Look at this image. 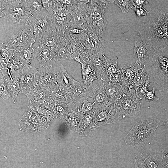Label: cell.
Segmentation results:
<instances>
[{
	"label": "cell",
	"mask_w": 168,
	"mask_h": 168,
	"mask_svg": "<svg viewBox=\"0 0 168 168\" xmlns=\"http://www.w3.org/2000/svg\"><path fill=\"white\" fill-rule=\"evenodd\" d=\"M39 74L38 68L32 66L25 67L21 72L15 74L14 77L19 82L21 90L38 86Z\"/></svg>",
	"instance_id": "cell-9"
},
{
	"label": "cell",
	"mask_w": 168,
	"mask_h": 168,
	"mask_svg": "<svg viewBox=\"0 0 168 168\" xmlns=\"http://www.w3.org/2000/svg\"><path fill=\"white\" fill-rule=\"evenodd\" d=\"M60 34L53 28L50 30L43 32L38 43L44 44L54 51L58 44Z\"/></svg>",
	"instance_id": "cell-18"
},
{
	"label": "cell",
	"mask_w": 168,
	"mask_h": 168,
	"mask_svg": "<svg viewBox=\"0 0 168 168\" xmlns=\"http://www.w3.org/2000/svg\"><path fill=\"white\" fill-rule=\"evenodd\" d=\"M110 82L124 86H126L129 83L126 80L121 70L110 76Z\"/></svg>",
	"instance_id": "cell-32"
},
{
	"label": "cell",
	"mask_w": 168,
	"mask_h": 168,
	"mask_svg": "<svg viewBox=\"0 0 168 168\" xmlns=\"http://www.w3.org/2000/svg\"><path fill=\"white\" fill-rule=\"evenodd\" d=\"M103 82L106 93L111 100L115 102L124 95L125 89L124 86L110 82Z\"/></svg>",
	"instance_id": "cell-17"
},
{
	"label": "cell",
	"mask_w": 168,
	"mask_h": 168,
	"mask_svg": "<svg viewBox=\"0 0 168 168\" xmlns=\"http://www.w3.org/2000/svg\"><path fill=\"white\" fill-rule=\"evenodd\" d=\"M105 60V67L106 73L110 77L112 74L120 71L117 61L110 59L104 55Z\"/></svg>",
	"instance_id": "cell-30"
},
{
	"label": "cell",
	"mask_w": 168,
	"mask_h": 168,
	"mask_svg": "<svg viewBox=\"0 0 168 168\" xmlns=\"http://www.w3.org/2000/svg\"><path fill=\"white\" fill-rule=\"evenodd\" d=\"M73 1L54 0L52 16L53 28L59 33L64 32L70 17Z\"/></svg>",
	"instance_id": "cell-6"
},
{
	"label": "cell",
	"mask_w": 168,
	"mask_h": 168,
	"mask_svg": "<svg viewBox=\"0 0 168 168\" xmlns=\"http://www.w3.org/2000/svg\"><path fill=\"white\" fill-rule=\"evenodd\" d=\"M141 100L136 91L125 92L124 95L115 102L120 119L134 117L141 112Z\"/></svg>",
	"instance_id": "cell-5"
},
{
	"label": "cell",
	"mask_w": 168,
	"mask_h": 168,
	"mask_svg": "<svg viewBox=\"0 0 168 168\" xmlns=\"http://www.w3.org/2000/svg\"><path fill=\"white\" fill-rule=\"evenodd\" d=\"M26 96L28 102L32 103L50 96V91L40 88L39 86L22 89L21 91Z\"/></svg>",
	"instance_id": "cell-16"
},
{
	"label": "cell",
	"mask_w": 168,
	"mask_h": 168,
	"mask_svg": "<svg viewBox=\"0 0 168 168\" xmlns=\"http://www.w3.org/2000/svg\"><path fill=\"white\" fill-rule=\"evenodd\" d=\"M0 16L13 23H25L34 16L28 8L25 0H0Z\"/></svg>",
	"instance_id": "cell-4"
},
{
	"label": "cell",
	"mask_w": 168,
	"mask_h": 168,
	"mask_svg": "<svg viewBox=\"0 0 168 168\" xmlns=\"http://www.w3.org/2000/svg\"><path fill=\"white\" fill-rule=\"evenodd\" d=\"M0 96L5 100H9L12 97L5 83L4 77L3 76L0 79Z\"/></svg>",
	"instance_id": "cell-35"
},
{
	"label": "cell",
	"mask_w": 168,
	"mask_h": 168,
	"mask_svg": "<svg viewBox=\"0 0 168 168\" xmlns=\"http://www.w3.org/2000/svg\"><path fill=\"white\" fill-rule=\"evenodd\" d=\"M28 8L31 11L34 12L36 15L44 11V9L40 0H25Z\"/></svg>",
	"instance_id": "cell-31"
},
{
	"label": "cell",
	"mask_w": 168,
	"mask_h": 168,
	"mask_svg": "<svg viewBox=\"0 0 168 168\" xmlns=\"http://www.w3.org/2000/svg\"><path fill=\"white\" fill-rule=\"evenodd\" d=\"M137 90V88L142 86L150 84L151 85L149 77L145 71V65L141 72H139L129 83Z\"/></svg>",
	"instance_id": "cell-25"
},
{
	"label": "cell",
	"mask_w": 168,
	"mask_h": 168,
	"mask_svg": "<svg viewBox=\"0 0 168 168\" xmlns=\"http://www.w3.org/2000/svg\"><path fill=\"white\" fill-rule=\"evenodd\" d=\"M68 92L72 99L74 105L77 108L80 107L83 101L88 98L87 86L85 85L76 87Z\"/></svg>",
	"instance_id": "cell-19"
},
{
	"label": "cell",
	"mask_w": 168,
	"mask_h": 168,
	"mask_svg": "<svg viewBox=\"0 0 168 168\" xmlns=\"http://www.w3.org/2000/svg\"><path fill=\"white\" fill-rule=\"evenodd\" d=\"M14 49L8 47L4 43H0V57L10 59L13 55Z\"/></svg>",
	"instance_id": "cell-34"
},
{
	"label": "cell",
	"mask_w": 168,
	"mask_h": 168,
	"mask_svg": "<svg viewBox=\"0 0 168 168\" xmlns=\"http://www.w3.org/2000/svg\"><path fill=\"white\" fill-rule=\"evenodd\" d=\"M96 114L98 120L108 123H114L120 119L115 102L110 99L107 103L100 105L96 108Z\"/></svg>",
	"instance_id": "cell-10"
},
{
	"label": "cell",
	"mask_w": 168,
	"mask_h": 168,
	"mask_svg": "<svg viewBox=\"0 0 168 168\" xmlns=\"http://www.w3.org/2000/svg\"><path fill=\"white\" fill-rule=\"evenodd\" d=\"M80 85V82L73 78L67 72L64 66L61 64L56 86L61 90L68 92Z\"/></svg>",
	"instance_id": "cell-15"
},
{
	"label": "cell",
	"mask_w": 168,
	"mask_h": 168,
	"mask_svg": "<svg viewBox=\"0 0 168 168\" xmlns=\"http://www.w3.org/2000/svg\"><path fill=\"white\" fill-rule=\"evenodd\" d=\"M80 63L82 65V81L85 86L92 85L94 80H98L95 70L90 64L85 62Z\"/></svg>",
	"instance_id": "cell-21"
},
{
	"label": "cell",
	"mask_w": 168,
	"mask_h": 168,
	"mask_svg": "<svg viewBox=\"0 0 168 168\" xmlns=\"http://www.w3.org/2000/svg\"><path fill=\"white\" fill-rule=\"evenodd\" d=\"M144 66L136 62L134 63L123 66L120 70L126 80L129 82L143 69Z\"/></svg>",
	"instance_id": "cell-22"
},
{
	"label": "cell",
	"mask_w": 168,
	"mask_h": 168,
	"mask_svg": "<svg viewBox=\"0 0 168 168\" xmlns=\"http://www.w3.org/2000/svg\"><path fill=\"white\" fill-rule=\"evenodd\" d=\"M25 67L20 62L14 58L13 56L9 60L8 65V75L10 79L13 81L12 75L13 74H17L21 72Z\"/></svg>",
	"instance_id": "cell-28"
},
{
	"label": "cell",
	"mask_w": 168,
	"mask_h": 168,
	"mask_svg": "<svg viewBox=\"0 0 168 168\" xmlns=\"http://www.w3.org/2000/svg\"><path fill=\"white\" fill-rule=\"evenodd\" d=\"M55 62L65 60H72L73 49L71 42L64 32L60 35L58 44L54 50Z\"/></svg>",
	"instance_id": "cell-11"
},
{
	"label": "cell",
	"mask_w": 168,
	"mask_h": 168,
	"mask_svg": "<svg viewBox=\"0 0 168 168\" xmlns=\"http://www.w3.org/2000/svg\"><path fill=\"white\" fill-rule=\"evenodd\" d=\"M112 2L117 6L124 13L129 12L133 6L132 0H112Z\"/></svg>",
	"instance_id": "cell-33"
},
{
	"label": "cell",
	"mask_w": 168,
	"mask_h": 168,
	"mask_svg": "<svg viewBox=\"0 0 168 168\" xmlns=\"http://www.w3.org/2000/svg\"><path fill=\"white\" fill-rule=\"evenodd\" d=\"M151 85L150 84L144 85L139 86L137 89V94L141 100L144 94L148 91V88Z\"/></svg>",
	"instance_id": "cell-41"
},
{
	"label": "cell",
	"mask_w": 168,
	"mask_h": 168,
	"mask_svg": "<svg viewBox=\"0 0 168 168\" xmlns=\"http://www.w3.org/2000/svg\"><path fill=\"white\" fill-rule=\"evenodd\" d=\"M44 10L47 11L49 14L52 16L53 14L54 6V0H40Z\"/></svg>",
	"instance_id": "cell-40"
},
{
	"label": "cell",
	"mask_w": 168,
	"mask_h": 168,
	"mask_svg": "<svg viewBox=\"0 0 168 168\" xmlns=\"http://www.w3.org/2000/svg\"><path fill=\"white\" fill-rule=\"evenodd\" d=\"M87 30H88L81 28H74L69 29L65 32L71 34L77 35L85 32Z\"/></svg>",
	"instance_id": "cell-42"
},
{
	"label": "cell",
	"mask_w": 168,
	"mask_h": 168,
	"mask_svg": "<svg viewBox=\"0 0 168 168\" xmlns=\"http://www.w3.org/2000/svg\"><path fill=\"white\" fill-rule=\"evenodd\" d=\"M32 47L26 49H14L12 56L24 66L30 67L31 66V62L33 58Z\"/></svg>",
	"instance_id": "cell-20"
},
{
	"label": "cell",
	"mask_w": 168,
	"mask_h": 168,
	"mask_svg": "<svg viewBox=\"0 0 168 168\" xmlns=\"http://www.w3.org/2000/svg\"><path fill=\"white\" fill-rule=\"evenodd\" d=\"M138 32L150 47L168 46V8L151 11L145 17Z\"/></svg>",
	"instance_id": "cell-1"
},
{
	"label": "cell",
	"mask_w": 168,
	"mask_h": 168,
	"mask_svg": "<svg viewBox=\"0 0 168 168\" xmlns=\"http://www.w3.org/2000/svg\"><path fill=\"white\" fill-rule=\"evenodd\" d=\"M160 126H164L168 128V119L163 121L161 122Z\"/></svg>",
	"instance_id": "cell-45"
},
{
	"label": "cell",
	"mask_w": 168,
	"mask_h": 168,
	"mask_svg": "<svg viewBox=\"0 0 168 168\" xmlns=\"http://www.w3.org/2000/svg\"><path fill=\"white\" fill-rule=\"evenodd\" d=\"M32 49L33 58L39 61L40 67L53 66L56 62L53 51L44 44L38 43Z\"/></svg>",
	"instance_id": "cell-13"
},
{
	"label": "cell",
	"mask_w": 168,
	"mask_h": 168,
	"mask_svg": "<svg viewBox=\"0 0 168 168\" xmlns=\"http://www.w3.org/2000/svg\"><path fill=\"white\" fill-rule=\"evenodd\" d=\"M162 158L164 168H168V150L162 151Z\"/></svg>",
	"instance_id": "cell-43"
},
{
	"label": "cell",
	"mask_w": 168,
	"mask_h": 168,
	"mask_svg": "<svg viewBox=\"0 0 168 168\" xmlns=\"http://www.w3.org/2000/svg\"><path fill=\"white\" fill-rule=\"evenodd\" d=\"M38 86L41 88L49 90L54 88L57 84L59 72L55 71L52 66L40 67Z\"/></svg>",
	"instance_id": "cell-12"
},
{
	"label": "cell",
	"mask_w": 168,
	"mask_h": 168,
	"mask_svg": "<svg viewBox=\"0 0 168 168\" xmlns=\"http://www.w3.org/2000/svg\"><path fill=\"white\" fill-rule=\"evenodd\" d=\"M49 91L50 96L56 101L68 105L72 104L74 105L72 99L68 92L61 90L56 86Z\"/></svg>",
	"instance_id": "cell-24"
},
{
	"label": "cell",
	"mask_w": 168,
	"mask_h": 168,
	"mask_svg": "<svg viewBox=\"0 0 168 168\" xmlns=\"http://www.w3.org/2000/svg\"><path fill=\"white\" fill-rule=\"evenodd\" d=\"M23 28L12 35L4 43L12 49L31 48L35 42L36 38L32 32L27 20Z\"/></svg>",
	"instance_id": "cell-7"
},
{
	"label": "cell",
	"mask_w": 168,
	"mask_h": 168,
	"mask_svg": "<svg viewBox=\"0 0 168 168\" xmlns=\"http://www.w3.org/2000/svg\"><path fill=\"white\" fill-rule=\"evenodd\" d=\"M27 21L36 39H40L42 35L43 30L35 18L34 16H30Z\"/></svg>",
	"instance_id": "cell-29"
},
{
	"label": "cell",
	"mask_w": 168,
	"mask_h": 168,
	"mask_svg": "<svg viewBox=\"0 0 168 168\" xmlns=\"http://www.w3.org/2000/svg\"><path fill=\"white\" fill-rule=\"evenodd\" d=\"M9 60L0 57V71L4 77H9L8 68Z\"/></svg>",
	"instance_id": "cell-36"
},
{
	"label": "cell",
	"mask_w": 168,
	"mask_h": 168,
	"mask_svg": "<svg viewBox=\"0 0 168 168\" xmlns=\"http://www.w3.org/2000/svg\"><path fill=\"white\" fill-rule=\"evenodd\" d=\"M134 40L133 53L136 62L144 65L148 59L150 47L142 39L139 34L135 35Z\"/></svg>",
	"instance_id": "cell-14"
},
{
	"label": "cell",
	"mask_w": 168,
	"mask_h": 168,
	"mask_svg": "<svg viewBox=\"0 0 168 168\" xmlns=\"http://www.w3.org/2000/svg\"><path fill=\"white\" fill-rule=\"evenodd\" d=\"M133 4L139 7H143V6L149 4V2L147 0H132Z\"/></svg>",
	"instance_id": "cell-44"
},
{
	"label": "cell",
	"mask_w": 168,
	"mask_h": 168,
	"mask_svg": "<svg viewBox=\"0 0 168 168\" xmlns=\"http://www.w3.org/2000/svg\"><path fill=\"white\" fill-rule=\"evenodd\" d=\"M132 9L135 12L137 17H141L147 16L149 12L146 10L143 7H139L133 4Z\"/></svg>",
	"instance_id": "cell-39"
},
{
	"label": "cell",
	"mask_w": 168,
	"mask_h": 168,
	"mask_svg": "<svg viewBox=\"0 0 168 168\" xmlns=\"http://www.w3.org/2000/svg\"><path fill=\"white\" fill-rule=\"evenodd\" d=\"M144 65L152 88L168 92V46L150 47L148 59Z\"/></svg>",
	"instance_id": "cell-2"
},
{
	"label": "cell",
	"mask_w": 168,
	"mask_h": 168,
	"mask_svg": "<svg viewBox=\"0 0 168 168\" xmlns=\"http://www.w3.org/2000/svg\"><path fill=\"white\" fill-rule=\"evenodd\" d=\"M158 119H143L136 122L124 138L126 145L130 148L143 149L147 141L160 126Z\"/></svg>",
	"instance_id": "cell-3"
},
{
	"label": "cell",
	"mask_w": 168,
	"mask_h": 168,
	"mask_svg": "<svg viewBox=\"0 0 168 168\" xmlns=\"http://www.w3.org/2000/svg\"><path fill=\"white\" fill-rule=\"evenodd\" d=\"M156 90L153 88L151 91H148L143 96L142 99L146 101L155 102L159 100V98L156 97L155 95V91Z\"/></svg>",
	"instance_id": "cell-37"
},
{
	"label": "cell",
	"mask_w": 168,
	"mask_h": 168,
	"mask_svg": "<svg viewBox=\"0 0 168 168\" xmlns=\"http://www.w3.org/2000/svg\"><path fill=\"white\" fill-rule=\"evenodd\" d=\"M133 160L135 168H164L162 155L155 150H140Z\"/></svg>",
	"instance_id": "cell-8"
},
{
	"label": "cell",
	"mask_w": 168,
	"mask_h": 168,
	"mask_svg": "<svg viewBox=\"0 0 168 168\" xmlns=\"http://www.w3.org/2000/svg\"><path fill=\"white\" fill-rule=\"evenodd\" d=\"M94 102L92 103L87 100H85L83 101L80 106V110L81 111L84 113L92 111L94 108Z\"/></svg>",
	"instance_id": "cell-38"
},
{
	"label": "cell",
	"mask_w": 168,
	"mask_h": 168,
	"mask_svg": "<svg viewBox=\"0 0 168 168\" xmlns=\"http://www.w3.org/2000/svg\"><path fill=\"white\" fill-rule=\"evenodd\" d=\"M99 86L96 90L93 99L95 104L100 105L107 103L110 99L107 96L105 89L103 81L98 80Z\"/></svg>",
	"instance_id": "cell-27"
},
{
	"label": "cell",
	"mask_w": 168,
	"mask_h": 168,
	"mask_svg": "<svg viewBox=\"0 0 168 168\" xmlns=\"http://www.w3.org/2000/svg\"><path fill=\"white\" fill-rule=\"evenodd\" d=\"M35 19L42 29L43 32L51 30L53 28L51 16H49L44 11L36 15Z\"/></svg>",
	"instance_id": "cell-26"
},
{
	"label": "cell",
	"mask_w": 168,
	"mask_h": 168,
	"mask_svg": "<svg viewBox=\"0 0 168 168\" xmlns=\"http://www.w3.org/2000/svg\"><path fill=\"white\" fill-rule=\"evenodd\" d=\"M4 78L8 90L12 96V101L13 103H16L18 94L21 91L20 84L15 77L13 78V81L9 77Z\"/></svg>",
	"instance_id": "cell-23"
}]
</instances>
